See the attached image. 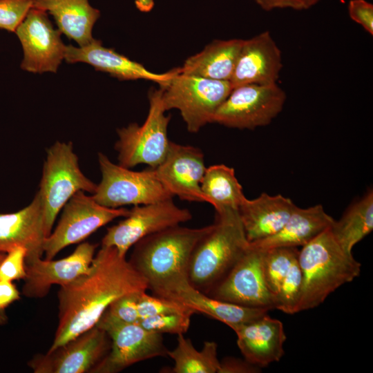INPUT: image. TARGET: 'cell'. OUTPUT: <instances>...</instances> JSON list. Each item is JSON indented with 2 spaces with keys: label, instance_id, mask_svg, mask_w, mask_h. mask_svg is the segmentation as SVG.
I'll list each match as a JSON object with an SVG mask.
<instances>
[{
  "label": "cell",
  "instance_id": "cell-35",
  "mask_svg": "<svg viewBox=\"0 0 373 373\" xmlns=\"http://www.w3.org/2000/svg\"><path fill=\"white\" fill-rule=\"evenodd\" d=\"M26 249L22 247L8 252L0 263V280H23L26 275Z\"/></svg>",
  "mask_w": 373,
  "mask_h": 373
},
{
  "label": "cell",
  "instance_id": "cell-39",
  "mask_svg": "<svg viewBox=\"0 0 373 373\" xmlns=\"http://www.w3.org/2000/svg\"><path fill=\"white\" fill-rule=\"evenodd\" d=\"M260 368L247 361L227 357L220 361V367L218 373H254L258 372Z\"/></svg>",
  "mask_w": 373,
  "mask_h": 373
},
{
  "label": "cell",
  "instance_id": "cell-32",
  "mask_svg": "<svg viewBox=\"0 0 373 373\" xmlns=\"http://www.w3.org/2000/svg\"><path fill=\"white\" fill-rule=\"evenodd\" d=\"M302 283V273L297 258L281 283L276 296V309L287 314H296L300 300Z\"/></svg>",
  "mask_w": 373,
  "mask_h": 373
},
{
  "label": "cell",
  "instance_id": "cell-8",
  "mask_svg": "<svg viewBox=\"0 0 373 373\" xmlns=\"http://www.w3.org/2000/svg\"><path fill=\"white\" fill-rule=\"evenodd\" d=\"M102 173L92 197L99 204L109 208L125 205H142L173 199L159 180L154 169L135 171L112 162L102 153H98Z\"/></svg>",
  "mask_w": 373,
  "mask_h": 373
},
{
  "label": "cell",
  "instance_id": "cell-18",
  "mask_svg": "<svg viewBox=\"0 0 373 373\" xmlns=\"http://www.w3.org/2000/svg\"><path fill=\"white\" fill-rule=\"evenodd\" d=\"M44 212L37 191L32 202L11 213H0V253L7 254L22 247L27 251L26 265L44 255Z\"/></svg>",
  "mask_w": 373,
  "mask_h": 373
},
{
  "label": "cell",
  "instance_id": "cell-23",
  "mask_svg": "<svg viewBox=\"0 0 373 373\" xmlns=\"http://www.w3.org/2000/svg\"><path fill=\"white\" fill-rule=\"evenodd\" d=\"M296 207L289 198L262 193L258 198H246L238 209L247 240L265 239L278 233Z\"/></svg>",
  "mask_w": 373,
  "mask_h": 373
},
{
  "label": "cell",
  "instance_id": "cell-28",
  "mask_svg": "<svg viewBox=\"0 0 373 373\" xmlns=\"http://www.w3.org/2000/svg\"><path fill=\"white\" fill-rule=\"evenodd\" d=\"M329 229L341 248L352 254L353 247L373 230L372 191L352 204Z\"/></svg>",
  "mask_w": 373,
  "mask_h": 373
},
{
  "label": "cell",
  "instance_id": "cell-33",
  "mask_svg": "<svg viewBox=\"0 0 373 373\" xmlns=\"http://www.w3.org/2000/svg\"><path fill=\"white\" fill-rule=\"evenodd\" d=\"M189 309H191L171 299L155 295L151 296L146 294V291H142L138 296L137 312L140 319L162 314L184 312Z\"/></svg>",
  "mask_w": 373,
  "mask_h": 373
},
{
  "label": "cell",
  "instance_id": "cell-4",
  "mask_svg": "<svg viewBox=\"0 0 373 373\" xmlns=\"http://www.w3.org/2000/svg\"><path fill=\"white\" fill-rule=\"evenodd\" d=\"M249 243L238 210L216 213L215 222L209 225L191 254L189 283L209 294L243 255Z\"/></svg>",
  "mask_w": 373,
  "mask_h": 373
},
{
  "label": "cell",
  "instance_id": "cell-31",
  "mask_svg": "<svg viewBox=\"0 0 373 373\" xmlns=\"http://www.w3.org/2000/svg\"><path fill=\"white\" fill-rule=\"evenodd\" d=\"M194 314L195 313L192 309L162 314L141 318L137 323L147 330L162 334H184L189 328L191 319Z\"/></svg>",
  "mask_w": 373,
  "mask_h": 373
},
{
  "label": "cell",
  "instance_id": "cell-20",
  "mask_svg": "<svg viewBox=\"0 0 373 373\" xmlns=\"http://www.w3.org/2000/svg\"><path fill=\"white\" fill-rule=\"evenodd\" d=\"M282 68L281 51L270 32L264 31L244 39L229 82L232 88L276 84Z\"/></svg>",
  "mask_w": 373,
  "mask_h": 373
},
{
  "label": "cell",
  "instance_id": "cell-6",
  "mask_svg": "<svg viewBox=\"0 0 373 373\" xmlns=\"http://www.w3.org/2000/svg\"><path fill=\"white\" fill-rule=\"evenodd\" d=\"M161 95L160 88L150 90L143 124L132 123L117 130L115 149L119 165L130 169L143 164L154 169L164 160L171 142L167 135L171 116L165 114Z\"/></svg>",
  "mask_w": 373,
  "mask_h": 373
},
{
  "label": "cell",
  "instance_id": "cell-26",
  "mask_svg": "<svg viewBox=\"0 0 373 373\" xmlns=\"http://www.w3.org/2000/svg\"><path fill=\"white\" fill-rule=\"evenodd\" d=\"M244 39L215 40L187 58L180 73L211 79L230 81Z\"/></svg>",
  "mask_w": 373,
  "mask_h": 373
},
{
  "label": "cell",
  "instance_id": "cell-17",
  "mask_svg": "<svg viewBox=\"0 0 373 373\" xmlns=\"http://www.w3.org/2000/svg\"><path fill=\"white\" fill-rule=\"evenodd\" d=\"M96 247L95 244L84 242L66 258L57 260L41 258L26 265L22 294L30 298H42L49 293L52 285H67L86 274L95 256Z\"/></svg>",
  "mask_w": 373,
  "mask_h": 373
},
{
  "label": "cell",
  "instance_id": "cell-27",
  "mask_svg": "<svg viewBox=\"0 0 373 373\" xmlns=\"http://www.w3.org/2000/svg\"><path fill=\"white\" fill-rule=\"evenodd\" d=\"M200 187L204 202L211 204L216 213L238 210L247 198L234 169L224 164L207 168Z\"/></svg>",
  "mask_w": 373,
  "mask_h": 373
},
{
  "label": "cell",
  "instance_id": "cell-15",
  "mask_svg": "<svg viewBox=\"0 0 373 373\" xmlns=\"http://www.w3.org/2000/svg\"><path fill=\"white\" fill-rule=\"evenodd\" d=\"M110 347L108 335L96 325L53 350L35 354L28 365L34 373H92Z\"/></svg>",
  "mask_w": 373,
  "mask_h": 373
},
{
  "label": "cell",
  "instance_id": "cell-14",
  "mask_svg": "<svg viewBox=\"0 0 373 373\" xmlns=\"http://www.w3.org/2000/svg\"><path fill=\"white\" fill-rule=\"evenodd\" d=\"M23 49L20 68L32 73H57L64 59L66 46L48 13L32 7L16 29Z\"/></svg>",
  "mask_w": 373,
  "mask_h": 373
},
{
  "label": "cell",
  "instance_id": "cell-12",
  "mask_svg": "<svg viewBox=\"0 0 373 373\" xmlns=\"http://www.w3.org/2000/svg\"><path fill=\"white\" fill-rule=\"evenodd\" d=\"M124 219L108 227L102 247H115L122 256L139 240L165 229L180 225L192 218L191 213L175 205L173 199L135 205Z\"/></svg>",
  "mask_w": 373,
  "mask_h": 373
},
{
  "label": "cell",
  "instance_id": "cell-19",
  "mask_svg": "<svg viewBox=\"0 0 373 373\" xmlns=\"http://www.w3.org/2000/svg\"><path fill=\"white\" fill-rule=\"evenodd\" d=\"M64 60L68 64H89L96 70L107 73L119 80L144 79L160 86L166 85L179 72V68H175L164 73H153L114 49L104 46L102 41L95 39L84 46H66Z\"/></svg>",
  "mask_w": 373,
  "mask_h": 373
},
{
  "label": "cell",
  "instance_id": "cell-29",
  "mask_svg": "<svg viewBox=\"0 0 373 373\" xmlns=\"http://www.w3.org/2000/svg\"><path fill=\"white\" fill-rule=\"evenodd\" d=\"M177 345L169 350L173 361V373H218L220 361L218 358V345L214 341H205L201 350L194 347L190 338L183 334H178Z\"/></svg>",
  "mask_w": 373,
  "mask_h": 373
},
{
  "label": "cell",
  "instance_id": "cell-38",
  "mask_svg": "<svg viewBox=\"0 0 373 373\" xmlns=\"http://www.w3.org/2000/svg\"><path fill=\"white\" fill-rule=\"evenodd\" d=\"M19 299L20 293L12 282L0 280V324L8 320L5 309Z\"/></svg>",
  "mask_w": 373,
  "mask_h": 373
},
{
  "label": "cell",
  "instance_id": "cell-40",
  "mask_svg": "<svg viewBox=\"0 0 373 373\" xmlns=\"http://www.w3.org/2000/svg\"><path fill=\"white\" fill-rule=\"evenodd\" d=\"M265 10L277 8L303 10L297 0H253Z\"/></svg>",
  "mask_w": 373,
  "mask_h": 373
},
{
  "label": "cell",
  "instance_id": "cell-41",
  "mask_svg": "<svg viewBox=\"0 0 373 373\" xmlns=\"http://www.w3.org/2000/svg\"><path fill=\"white\" fill-rule=\"evenodd\" d=\"M135 4L140 11L149 12L154 6V0H135Z\"/></svg>",
  "mask_w": 373,
  "mask_h": 373
},
{
  "label": "cell",
  "instance_id": "cell-24",
  "mask_svg": "<svg viewBox=\"0 0 373 373\" xmlns=\"http://www.w3.org/2000/svg\"><path fill=\"white\" fill-rule=\"evenodd\" d=\"M334 220L325 211L321 204L308 208H300L296 206L278 233L265 239L250 243L262 250L279 247H303L330 228Z\"/></svg>",
  "mask_w": 373,
  "mask_h": 373
},
{
  "label": "cell",
  "instance_id": "cell-7",
  "mask_svg": "<svg viewBox=\"0 0 373 373\" xmlns=\"http://www.w3.org/2000/svg\"><path fill=\"white\" fill-rule=\"evenodd\" d=\"M165 111L177 109L191 133L212 123L213 117L232 90L229 81H220L179 72L160 88Z\"/></svg>",
  "mask_w": 373,
  "mask_h": 373
},
{
  "label": "cell",
  "instance_id": "cell-37",
  "mask_svg": "<svg viewBox=\"0 0 373 373\" xmlns=\"http://www.w3.org/2000/svg\"><path fill=\"white\" fill-rule=\"evenodd\" d=\"M350 17L373 35V5L366 0H350L347 6Z\"/></svg>",
  "mask_w": 373,
  "mask_h": 373
},
{
  "label": "cell",
  "instance_id": "cell-42",
  "mask_svg": "<svg viewBox=\"0 0 373 373\" xmlns=\"http://www.w3.org/2000/svg\"><path fill=\"white\" fill-rule=\"evenodd\" d=\"M300 4L302 9H307L316 4L321 0H297Z\"/></svg>",
  "mask_w": 373,
  "mask_h": 373
},
{
  "label": "cell",
  "instance_id": "cell-5",
  "mask_svg": "<svg viewBox=\"0 0 373 373\" xmlns=\"http://www.w3.org/2000/svg\"><path fill=\"white\" fill-rule=\"evenodd\" d=\"M97 184L82 171L71 142L57 141L47 149L38 192L44 212L46 236L68 200L82 191L93 193Z\"/></svg>",
  "mask_w": 373,
  "mask_h": 373
},
{
  "label": "cell",
  "instance_id": "cell-25",
  "mask_svg": "<svg viewBox=\"0 0 373 373\" xmlns=\"http://www.w3.org/2000/svg\"><path fill=\"white\" fill-rule=\"evenodd\" d=\"M32 7L50 14L58 30L79 46H86L95 39L93 29L100 12L91 6L88 0H32Z\"/></svg>",
  "mask_w": 373,
  "mask_h": 373
},
{
  "label": "cell",
  "instance_id": "cell-36",
  "mask_svg": "<svg viewBox=\"0 0 373 373\" xmlns=\"http://www.w3.org/2000/svg\"><path fill=\"white\" fill-rule=\"evenodd\" d=\"M141 292L130 293L118 298L110 305L106 312L124 323H137L140 319L137 300Z\"/></svg>",
  "mask_w": 373,
  "mask_h": 373
},
{
  "label": "cell",
  "instance_id": "cell-11",
  "mask_svg": "<svg viewBox=\"0 0 373 373\" xmlns=\"http://www.w3.org/2000/svg\"><path fill=\"white\" fill-rule=\"evenodd\" d=\"M128 212L123 207H104L84 191L75 193L62 208L57 227L44 240L45 259H53L67 246L83 241L100 227L126 216Z\"/></svg>",
  "mask_w": 373,
  "mask_h": 373
},
{
  "label": "cell",
  "instance_id": "cell-9",
  "mask_svg": "<svg viewBox=\"0 0 373 373\" xmlns=\"http://www.w3.org/2000/svg\"><path fill=\"white\" fill-rule=\"evenodd\" d=\"M97 325L108 335L111 347L92 373H117L135 363L168 354L162 334L137 323L122 322L105 312Z\"/></svg>",
  "mask_w": 373,
  "mask_h": 373
},
{
  "label": "cell",
  "instance_id": "cell-13",
  "mask_svg": "<svg viewBox=\"0 0 373 373\" xmlns=\"http://www.w3.org/2000/svg\"><path fill=\"white\" fill-rule=\"evenodd\" d=\"M263 250L250 242L226 275L207 295L241 306L276 309V296L267 288L262 271Z\"/></svg>",
  "mask_w": 373,
  "mask_h": 373
},
{
  "label": "cell",
  "instance_id": "cell-34",
  "mask_svg": "<svg viewBox=\"0 0 373 373\" xmlns=\"http://www.w3.org/2000/svg\"><path fill=\"white\" fill-rule=\"evenodd\" d=\"M32 8V0H0V29L15 32Z\"/></svg>",
  "mask_w": 373,
  "mask_h": 373
},
{
  "label": "cell",
  "instance_id": "cell-43",
  "mask_svg": "<svg viewBox=\"0 0 373 373\" xmlns=\"http://www.w3.org/2000/svg\"><path fill=\"white\" fill-rule=\"evenodd\" d=\"M5 256H6V254L0 253V263L2 261V260L3 259V258L5 257Z\"/></svg>",
  "mask_w": 373,
  "mask_h": 373
},
{
  "label": "cell",
  "instance_id": "cell-1",
  "mask_svg": "<svg viewBox=\"0 0 373 373\" xmlns=\"http://www.w3.org/2000/svg\"><path fill=\"white\" fill-rule=\"evenodd\" d=\"M147 289V281L125 256L115 247L102 246L86 274L60 287L58 325L48 351L95 326L118 298Z\"/></svg>",
  "mask_w": 373,
  "mask_h": 373
},
{
  "label": "cell",
  "instance_id": "cell-22",
  "mask_svg": "<svg viewBox=\"0 0 373 373\" xmlns=\"http://www.w3.org/2000/svg\"><path fill=\"white\" fill-rule=\"evenodd\" d=\"M178 302L195 313L220 321L230 328L254 321L268 314V309L241 306L209 296L195 288L189 280L180 282L162 296Z\"/></svg>",
  "mask_w": 373,
  "mask_h": 373
},
{
  "label": "cell",
  "instance_id": "cell-16",
  "mask_svg": "<svg viewBox=\"0 0 373 373\" xmlns=\"http://www.w3.org/2000/svg\"><path fill=\"white\" fill-rule=\"evenodd\" d=\"M206 169L204 154L200 149L170 142L164 160L154 170L173 197L202 202L204 200L200 185Z\"/></svg>",
  "mask_w": 373,
  "mask_h": 373
},
{
  "label": "cell",
  "instance_id": "cell-10",
  "mask_svg": "<svg viewBox=\"0 0 373 373\" xmlns=\"http://www.w3.org/2000/svg\"><path fill=\"white\" fill-rule=\"evenodd\" d=\"M285 91L276 84L234 87L216 111L212 123L253 130L269 124L282 111Z\"/></svg>",
  "mask_w": 373,
  "mask_h": 373
},
{
  "label": "cell",
  "instance_id": "cell-21",
  "mask_svg": "<svg viewBox=\"0 0 373 373\" xmlns=\"http://www.w3.org/2000/svg\"><path fill=\"white\" fill-rule=\"evenodd\" d=\"M232 329L244 358L256 366L263 367L279 361L285 354L287 336L283 324L268 314Z\"/></svg>",
  "mask_w": 373,
  "mask_h": 373
},
{
  "label": "cell",
  "instance_id": "cell-2",
  "mask_svg": "<svg viewBox=\"0 0 373 373\" xmlns=\"http://www.w3.org/2000/svg\"><path fill=\"white\" fill-rule=\"evenodd\" d=\"M209 229L181 224L149 235L135 243L129 262L148 283V289L162 296L178 283L189 280L193 250Z\"/></svg>",
  "mask_w": 373,
  "mask_h": 373
},
{
  "label": "cell",
  "instance_id": "cell-30",
  "mask_svg": "<svg viewBox=\"0 0 373 373\" xmlns=\"http://www.w3.org/2000/svg\"><path fill=\"white\" fill-rule=\"evenodd\" d=\"M298 252L297 247H290L263 250L261 262L263 278L267 288L275 296L291 266L297 260Z\"/></svg>",
  "mask_w": 373,
  "mask_h": 373
},
{
  "label": "cell",
  "instance_id": "cell-3",
  "mask_svg": "<svg viewBox=\"0 0 373 373\" xmlns=\"http://www.w3.org/2000/svg\"><path fill=\"white\" fill-rule=\"evenodd\" d=\"M303 283L296 313L313 309L361 274V265L345 252L327 229L302 247L298 255Z\"/></svg>",
  "mask_w": 373,
  "mask_h": 373
}]
</instances>
